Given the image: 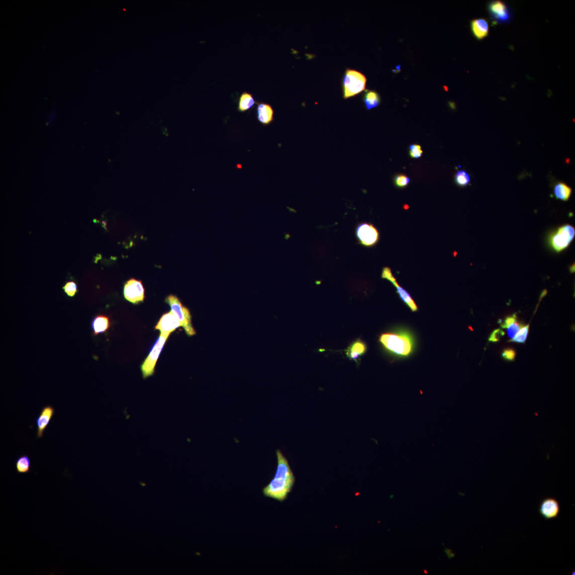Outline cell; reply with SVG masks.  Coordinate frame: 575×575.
<instances>
[{"mask_svg":"<svg viewBox=\"0 0 575 575\" xmlns=\"http://www.w3.org/2000/svg\"><path fill=\"white\" fill-rule=\"evenodd\" d=\"M366 83V78L363 74L355 70H347L343 80L344 98L354 97L363 91Z\"/></svg>","mask_w":575,"mask_h":575,"instance_id":"obj_6","label":"cell"},{"mask_svg":"<svg viewBox=\"0 0 575 575\" xmlns=\"http://www.w3.org/2000/svg\"><path fill=\"white\" fill-rule=\"evenodd\" d=\"M410 156L413 158H419L423 154L421 147L419 145H411L410 146Z\"/></svg>","mask_w":575,"mask_h":575,"instance_id":"obj_27","label":"cell"},{"mask_svg":"<svg viewBox=\"0 0 575 575\" xmlns=\"http://www.w3.org/2000/svg\"><path fill=\"white\" fill-rule=\"evenodd\" d=\"M123 294L125 300L134 305L143 302L145 299L142 282L135 278H131L125 283Z\"/></svg>","mask_w":575,"mask_h":575,"instance_id":"obj_8","label":"cell"},{"mask_svg":"<svg viewBox=\"0 0 575 575\" xmlns=\"http://www.w3.org/2000/svg\"><path fill=\"white\" fill-rule=\"evenodd\" d=\"M168 337L167 336L160 335L149 355L142 363L140 369L144 379L148 378L154 374L158 358Z\"/></svg>","mask_w":575,"mask_h":575,"instance_id":"obj_5","label":"cell"},{"mask_svg":"<svg viewBox=\"0 0 575 575\" xmlns=\"http://www.w3.org/2000/svg\"><path fill=\"white\" fill-rule=\"evenodd\" d=\"M355 232L358 244L364 247H373L380 240V233L371 223L364 222L357 224Z\"/></svg>","mask_w":575,"mask_h":575,"instance_id":"obj_7","label":"cell"},{"mask_svg":"<svg viewBox=\"0 0 575 575\" xmlns=\"http://www.w3.org/2000/svg\"><path fill=\"white\" fill-rule=\"evenodd\" d=\"M529 329V325L523 326L518 331V333L513 338L509 341V342L517 343H525L527 338Z\"/></svg>","mask_w":575,"mask_h":575,"instance_id":"obj_22","label":"cell"},{"mask_svg":"<svg viewBox=\"0 0 575 575\" xmlns=\"http://www.w3.org/2000/svg\"><path fill=\"white\" fill-rule=\"evenodd\" d=\"M379 342L387 351L398 357H407L413 350V340L406 332H387L381 334Z\"/></svg>","mask_w":575,"mask_h":575,"instance_id":"obj_2","label":"cell"},{"mask_svg":"<svg viewBox=\"0 0 575 575\" xmlns=\"http://www.w3.org/2000/svg\"><path fill=\"white\" fill-rule=\"evenodd\" d=\"M68 297L73 298L78 292L77 284L74 281H69L62 287Z\"/></svg>","mask_w":575,"mask_h":575,"instance_id":"obj_25","label":"cell"},{"mask_svg":"<svg viewBox=\"0 0 575 575\" xmlns=\"http://www.w3.org/2000/svg\"><path fill=\"white\" fill-rule=\"evenodd\" d=\"M560 511L559 502L551 497L544 499L540 503L538 509L539 513L546 520H551L558 517Z\"/></svg>","mask_w":575,"mask_h":575,"instance_id":"obj_11","label":"cell"},{"mask_svg":"<svg viewBox=\"0 0 575 575\" xmlns=\"http://www.w3.org/2000/svg\"><path fill=\"white\" fill-rule=\"evenodd\" d=\"M55 413V409L51 406L44 407L41 410L39 415L35 419L38 438H41L43 436L44 431L48 428Z\"/></svg>","mask_w":575,"mask_h":575,"instance_id":"obj_12","label":"cell"},{"mask_svg":"<svg viewBox=\"0 0 575 575\" xmlns=\"http://www.w3.org/2000/svg\"><path fill=\"white\" fill-rule=\"evenodd\" d=\"M91 327L93 330L92 335L105 333L109 331L111 327V320L109 317L100 314L97 316L92 320Z\"/></svg>","mask_w":575,"mask_h":575,"instance_id":"obj_16","label":"cell"},{"mask_svg":"<svg viewBox=\"0 0 575 575\" xmlns=\"http://www.w3.org/2000/svg\"><path fill=\"white\" fill-rule=\"evenodd\" d=\"M523 327V326L519 324L517 321L511 323L506 328L507 329V333L509 337L511 339H513Z\"/></svg>","mask_w":575,"mask_h":575,"instance_id":"obj_26","label":"cell"},{"mask_svg":"<svg viewBox=\"0 0 575 575\" xmlns=\"http://www.w3.org/2000/svg\"><path fill=\"white\" fill-rule=\"evenodd\" d=\"M515 350L512 348H507L503 350L502 357L508 361H514L516 357Z\"/></svg>","mask_w":575,"mask_h":575,"instance_id":"obj_28","label":"cell"},{"mask_svg":"<svg viewBox=\"0 0 575 575\" xmlns=\"http://www.w3.org/2000/svg\"><path fill=\"white\" fill-rule=\"evenodd\" d=\"M257 116L259 122L263 125L270 124L274 121V111L272 106L265 103L258 104Z\"/></svg>","mask_w":575,"mask_h":575,"instance_id":"obj_15","label":"cell"},{"mask_svg":"<svg viewBox=\"0 0 575 575\" xmlns=\"http://www.w3.org/2000/svg\"><path fill=\"white\" fill-rule=\"evenodd\" d=\"M516 321H517V316L516 315H513L512 316L507 317L504 321H503L500 325L502 328L505 329L507 328L509 325L511 324V323H513Z\"/></svg>","mask_w":575,"mask_h":575,"instance_id":"obj_30","label":"cell"},{"mask_svg":"<svg viewBox=\"0 0 575 575\" xmlns=\"http://www.w3.org/2000/svg\"><path fill=\"white\" fill-rule=\"evenodd\" d=\"M277 469L274 477L262 490L263 495L282 502L291 492L295 477L289 461L279 450L276 451Z\"/></svg>","mask_w":575,"mask_h":575,"instance_id":"obj_1","label":"cell"},{"mask_svg":"<svg viewBox=\"0 0 575 575\" xmlns=\"http://www.w3.org/2000/svg\"><path fill=\"white\" fill-rule=\"evenodd\" d=\"M505 334V332L501 329H497L492 332L489 340L491 342H498L500 341L501 337L504 336Z\"/></svg>","mask_w":575,"mask_h":575,"instance_id":"obj_29","label":"cell"},{"mask_svg":"<svg viewBox=\"0 0 575 575\" xmlns=\"http://www.w3.org/2000/svg\"><path fill=\"white\" fill-rule=\"evenodd\" d=\"M367 350L366 344L361 339H357L349 345L346 350V354L350 360L356 362L358 359L365 354Z\"/></svg>","mask_w":575,"mask_h":575,"instance_id":"obj_14","label":"cell"},{"mask_svg":"<svg viewBox=\"0 0 575 575\" xmlns=\"http://www.w3.org/2000/svg\"><path fill=\"white\" fill-rule=\"evenodd\" d=\"M572 193L571 187L564 183H559L554 188V194L556 199L568 201Z\"/></svg>","mask_w":575,"mask_h":575,"instance_id":"obj_20","label":"cell"},{"mask_svg":"<svg viewBox=\"0 0 575 575\" xmlns=\"http://www.w3.org/2000/svg\"><path fill=\"white\" fill-rule=\"evenodd\" d=\"M363 100L367 110L375 109L379 106L381 101L379 94L373 91H367L364 94Z\"/></svg>","mask_w":575,"mask_h":575,"instance_id":"obj_21","label":"cell"},{"mask_svg":"<svg viewBox=\"0 0 575 575\" xmlns=\"http://www.w3.org/2000/svg\"><path fill=\"white\" fill-rule=\"evenodd\" d=\"M489 10L494 19L500 22H506L510 19L508 9L505 4L496 1L489 5Z\"/></svg>","mask_w":575,"mask_h":575,"instance_id":"obj_13","label":"cell"},{"mask_svg":"<svg viewBox=\"0 0 575 575\" xmlns=\"http://www.w3.org/2000/svg\"><path fill=\"white\" fill-rule=\"evenodd\" d=\"M165 302L170 307L171 310L170 311L180 322L187 336L188 337L195 336L196 332L193 326L192 317L189 310L184 307L178 298L173 295L168 296L165 299Z\"/></svg>","mask_w":575,"mask_h":575,"instance_id":"obj_3","label":"cell"},{"mask_svg":"<svg viewBox=\"0 0 575 575\" xmlns=\"http://www.w3.org/2000/svg\"><path fill=\"white\" fill-rule=\"evenodd\" d=\"M455 181L458 186H466L470 182V177L468 173L464 170H459L455 175Z\"/></svg>","mask_w":575,"mask_h":575,"instance_id":"obj_23","label":"cell"},{"mask_svg":"<svg viewBox=\"0 0 575 575\" xmlns=\"http://www.w3.org/2000/svg\"><path fill=\"white\" fill-rule=\"evenodd\" d=\"M256 104L253 95L247 92L242 93L240 96L238 102V111L241 113L246 112L253 107Z\"/></svg>","mask_w":575,"mask_h":575,"instance_id":"obj_18","label":"cell"},{"mask_svg":"<svg viewBox=\"0 0 575 575\" xmlns=\"http://www.w3.org/2000/svg\"><path fill=\"white\" fill-rule=\"evenodd\" d=\"M15 468L18 473H29L31 471L30 457L27 455H22L18 457L15 462Z\"/></svg>","mask_w":575,"mask_h":575,"instance_id":"obj_19","label":"cell"},{"mask_svg":"<svg viewBox=\"0 0 575 575\" xmlns=\"http://www.w3.org/2000/svg\"><path fill=\"white\" fill-rule=\"evenodd\" d=\"M575 236V230L570 224H565L552 232L548 238L551 248L560 253L571 244Z\"/></svg>","mask_w":575,"mask_h":575,"instance_id":"obj_4","label":"cell"},{"mask_svg":"<svg viewBox=\"0 0 575 575\" xmlns=\"http://www.w3.org/2000/svg\"><path fill=\"white\" fill-rule=\"evenodd\" d=\"M570 271L571 273H573V272H574V265H572V266H571V267H570Z\"/></svg>","mask_w":575,"mask_h":575,"instance_id":"obj_31","label":"cell"},{"mask_svg":"<svg viewBox=\"0 0 575 575\" xmlns=\"http://www.w3.org/2000/svg\"><path fill=\"white\" fill-rule=\"evenodd\" d=\"M381 277L384 278V279L388 280L390 281L397 288V293L400 298L407 305V306L412 312H416L418 310L417 305L415 302L413 301L410 295L405 290L403 289L402 287L399 285L390 267H384L382 268Z\"/></svg>","mask_w":575,"mask_h":575,"instance_id":"obj_9","label":"cell"},{"mask_svg":"<svg viewBox=\"0 0 575 575\" xmlns=\"http://www.w3.org/2000/svg\"><path fill=\"white\" fill-rule=\"evenodd\" d=\"M411 179L405 175H397L395 176L394 182L395 185L400 188L405 187L409 184Z\"/></svg>","mask_w":575,"mask_h":575,"instance_id":"obj_24","label":"cell"},{"mask_svg":"<svg viewBox=\"0 0 575 575\" xmlns=\"http://www.w3.org/2000/svg\"><path fill=\"white\" fill-rule=\"evenodd\" d=\"M471 29L474 37L478 40H482L488 37L489 33V26L486 20L480 19L471 22Z\"/></svg>","mask_w":575,"mask_h":575,"instance_id":"obj_17","label":"cell"},{"mask_svg":"<svg viewBox=\"0 0 575 575\" xmlns=\"http://www.w3.org/2000/svg\"><path fill=\"white\" fill-rule=\"evenodd\" d=\"M181 327L180 322L174 314L170 311L161 316L155 328L160 332V335L169 337L170 334Z\"/></svg>","mask_w":575,"mask_h":575,"instance_id":"obj_10","label":"cell"}]
</instances>
